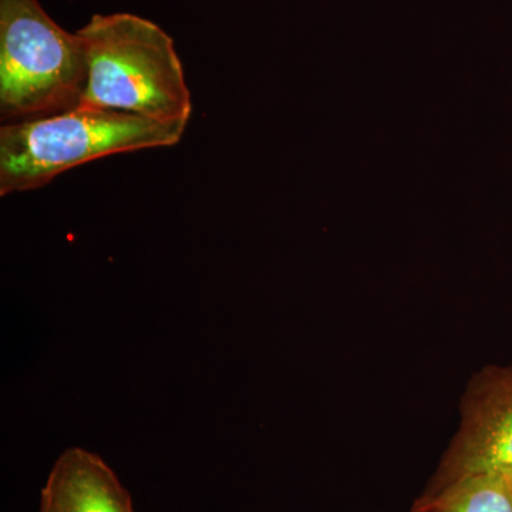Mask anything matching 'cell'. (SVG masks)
Listing matches in <instances>:
<instances>
[{"instance_id": "1", "label": "cell", "mask_w": 512, "mask_h": 512, "mask_svg": "<svg viewBox=\"0 0 512 512\" xmlns=\"http://www.w3.org/2000/svg\"><path fill=\"white\" fill-rule=\"evenodd\" d=\"M79 35L89 63L79 107L188 124L192 103L183 64L160 26L131 13H111L94 15Z\"/></svg>"}, {"instance_id": "2", "label": "cell", "mask_w": 512, "mask_h": 512, "mask_svg": "<svg viewBox=\"0 0 512 512\" xmlns=\"http://www.w3.org/2000/svg\"><path fill=\"white\" fill-rule=\"evenodd\" d=\"M187 126L92 107L3 124L0 195L37 190L57 175L113 154L173 147Z\"/></svg>"}, {"instance_id": "3", "label": "cell", "mask_w": 512, "mask_h": 512, "mask_svg": "<svg viewBox=\"0 0 512 512\" xmlns=\"http://www.w3.org/2000/svg\"><path fill=\"white\" fill-rule=\"evenodd\" d=\"M89 83L86 45L37 0H0V117L35 120L77 109Z\"/></svg>"}, {"instance_id": "4", "label": "cell", "mask_w": 512, "mask_h": 512, "mask_svg": "<svg viewBox=\"0 0 512 512\" xmlns=\"http://www.w3.org/2000/svg\"><path fill=\"white\" fill-rule=\"evenodd\" d=\"M484 474H512V366H488L471 379L461 426L424 491Z\"/></svg>"}, {"instance_id": "5", "label": "cell", "mask_w": 512, "mask_h": 512, "mask_svg": "<svg viewBox=\"0 0 512 512\" xmlns=\"http://www.w3.org/2000/svg\"><path fill=\"white\" fill-rule=\"evenodd\" d=\"M39 512H136L119 477L97 454L70 447L57 458Z\"/></svg>"}, {"instance_id": "6", "label": "cell", "mask_w": 512, "mask_h": 512, "mask_svg": "<svg viewBox=\"0 0 512 512\" xmlns=\"http://www.w3.org/2000/svg\"><path fill=\"white\" fill-rule=\"evenodd\" d=\"M410 512H512L507 476L484 474L458 480L437 491H424Z\"/></svg>"}, {"instance_id": "7", "label": "cell", "mask_w": 512, "mask_h": 512, "mask_svg": "<svg viewBox=\"0 0 512 512\" xmlns=\"http://www.w3.org/2000/svg\"><path fill=\"white\" fill-rule=\"evenodd\" d=\"M507 477H508V480H510L511 487H512V474H511V476H507Z\"/></svg>"}]
</instances>
